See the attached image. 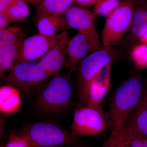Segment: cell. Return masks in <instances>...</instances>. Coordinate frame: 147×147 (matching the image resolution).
<instances>
[{"label":"cell","instance_id":"cell-1","mask_svg":"<svg viewBox=\"0 0 147 147\" xmlns=\"http://www.w3.org/2000/svg\"><path fill=\"white\" fill-rule=\"evenodd\" d=\"M146 94L142 80L133 76L118 88L107 113L111 134H116L125 126L134 109Z\"/></svg>","mask_w":147,"mask_h":147},{"label":"cell","instance_id":"cell-2","mask_svg":"<svg viewBox=\"0 0 147 147\" xmlns=\"http://www.w3.org/2000/svg\"><path fill=\"white\" fill-rule=\"evenodd\" d=\"M114 52L112 47H102L87 56L79 64L76 71L79 104L87 105L92 82L103 66L112 64Z\"/></svg>","mask_w":147,"mask_h":147},{"label":"cell","instance_id":"cell-3","mask_svg":"<svg viewBox=\"0 0 147 147\" xmlns=\"http://www.w3.org/2000/svg\"><path fill=\"white\" fill-rule=\"evenodd\" d=\"M136 0H124L118 7L106 18L102 30V47L118 45L128 32L132 24Z\"/></svg>","mask_w":147,"mask_h":147},{"label":"cell","instance_id":"cell-4","mask_svg":"<svg viewBox=\"0 0 147 147\" xmlns=\"http://www.w3.org/2000/svg\"><path fill=\"white\" fill-rule=\"evenodd\" d=\"M23 136L33 147H64L73 146L77 138L54 124L38 122L30 125Z\"/></svg>","mask_w":147,"mask_h":147},{"label":"cell","instance_id":"cell-5","mask_svg":"<svg viewBox=\"0 0 147 147\" xmlns=\"http://www.w3.org/2000/svg\"><path fill=\"white\" fill-rule=\"evenodd\" d=\"M74 111L71 127L73 137H91L100 135L108 127L107 113L103 109L79 104Z\"/></svg>","mask_w":147,"mask_h":147},{"label":"cell","instance_id":"cell-6","mask_svg":"<svg viewBox=\"0 0 147 147\" xmlns=\"http://www.w3.org/2000/svg\"><path fill=\"white\" fill-rule=\"evenodd\" d=\"M72 96V87L69 80L65 76L57 75L42 90L37 101V107L47 114L57 113L68 107Z\"/></svg>","mask_w":147,"mask_h":147},{"label":"cell","instance_id":"cell-7","mask_svg":"<svg viewBox=\"0 0 147 147\" xmlns=\"http://www.w3.org/2000/svg\"><path fill=\"white\" fill-rule=\"evenodd\" d=\"M47 78L45 69L38 61H31L17 63L3 80L16 88L29 90Z\"/></svg>","mask_w":147,"mask_h":147},{"label":"cell","instance_id":"cell-8","mask_svg":"<svg viewBox=\"0 0 147 147\" xmlns=\"http://www.w3.org/2000/svg\"><path fill=\"white\" fill-rule=\"evenodd\" d=\"M68 37V33L64 32L53 36L38 33L24 38L18 46L17 63L42 58L58 42Z\"/></svg>","mask_w":147,"mask_h":147},{"label":"cell","instance_id":"cell-9","mask_svg":"<svg viewBox=\"0 0 147 147\" xmlns=\"http://www.w3.org/2000/svg\"><path fill=\"white\" fill-rule=\"evenodd\" d=\"M69 28L88 34L97 44L102 46L94 24L95 16L87 8L75 4L64 13Z\"/></svg>","mask_w":147,"mask_h":147},{"label":"cell","instance_id":"cell-10","mask_svg":"<svg viewBox=\"0 0 147 147\" xmlns=\"http://www.w3.org/2000/svg\"><path fill=\"white\" fill-rule=\"evenodd\" d=\"M88 34L78 32L69 39L68 62L66 67L71 71H76L78 66L88 54L102 48Z\"/></svg>","mask_w":147,"mask_h":147},{"label":"cell","instance_id":"cell-11","mask_svg":"<svg viewBox=\"0 0 147 147\" xmlns=\"http://www.w3.org/2000/svg\"><path fill=\"white\" fill-rule=\"evenodd\" d=\"M68 38L56 44L40 59L38 62L45 69L48 78L58 75L68 62Z\"/></svg>","mask_w":147,"mask_h":147},{"label":"cell","instance_id":"cell-12","mask_svg":"<svg viewBox=\"0 0 147 147\" xmlns=\"http://www.w3.org/2000/svg\"><path fill=\"white\" fill-rule=\"evenodd\" d=\"M147 31V2L136 0L132 24L121 43L124 47L131 48L139 43V40Z\"/></svg>","mask_w":147,"mask_h":147},{"label":"cell","instance_id":"cell-13","mask_svg":"<svg viewBox=\"0 0 147 147\" xmlns=\"http://www.w3.org/2000/svg\"><path fill=\"white\" fill-rule=\"evenodd\" d=\"M112 64L103 66L92 82L87 105L103 109L101 103L110 87Z\"/></svg>","mask_w":147,"mask_h":147},{"label":"cell","instance_id":"cell-14","mask_svg":"<svg viewBox=\"0 0 147 147\" xmlns=\"http://www.w3.org/2000/svg\"><path fill=\"white\" fill-rule=\"evenodd\" d=\"M40 34L53 36L58 32H67L69 28L64 14H53L42 17L37 21Z\"/></svg>","mask_w":147,"mask_h":147},{"label":"cell","instance_id":"cell-15","mask_svg":"<svg viewBox=\"0 0 147 147\" xmlns=\"http://www.w3.org/2000/svg\"><path fill=\"white\" fill-rule=\"evenodd\" d=\"M138 134L147 137V94L143 97L129 117L125 126Z\"/></svg>","mask_w":147,"mask_h":147},{"label":"cell","instance_id":"cell-16","mask_svg":"<svg viewBox=\"0 0 147 147\" xmlns=\"http://www.w3.org/2000/svg\"><path fill=\"white\" fill-rule=\"evenodd\" d=\"M21 97L16 87L7 85L0 88V111L5 114L16 113L21 106Z\"/></svg>","mask_w":147,"mask_h":147},{"label":"cell","instance_id":"cell-17","mask_svg":"<svg viewBox=\"0 0 147 147\" xmlns=\"http://www.w3.org/2000/svg\"><path fill=\"white\" fill-rule=\"evenodd\" d=\"M74 0H42L37 7L35 19L53 14H64L72 6Z\"/></svg>","mask_w":147,"mask_h":147},{"label":"cell","instance_id":"cell-18","mask_svg":"<svg viewBox=\"0 0 147 147\" xmlns=\"http://www.w3.org/2000/svg\"><path fill=\"white\" fill-rule=\"evenodd\" d=\"M21 41L12 46L0 49V76L3 79L17 63L18 46Z\"/></svg>","mask_w":147,"mask_h":147},{"label":"cell","instance_id":"cell-19","mask_svg":"<svg viewBox=\"0 0 147 147\" xmlns=\"http://www.w3.org/2000/svg\"><path fill=\"white\" fill-rule=\"evenodd\" d=\"M24 38L20 27H9L0 30V49L15 45Z\"/></svg>","mask_w":147,"mask_h":147},{"label":"cell","instance_id":"cell-20","mask_svg":"<svg viewBox=\"0 0 147 147\" xmlns=\"http://www.w3.org/2000/svg\"><path fill=\"white\" fill-rule=\"evenodd\" d=\"M5 12L11 22L26 19L30 13V7L25 0H15Z\"/></svg>","mask_w":147,"mask_h":147},{"label":"cell","instance_id":"cell-21","mask_svg":"<svg viewBox=\"0 0 147 147\" xmlns=\"http://www.w3.org/2000/svg\"><path fill=\"white\" fill-rule=\"evenodd\" d=\"M130 56L138 68H147V45L140 42L134 44L130 48Z\"/></svg>","mask_w":147,"mask_h":147},{"label":"cell","instance_id":"cell-22","mask_svg":"<svg viewBox=\"0 0 147 147\" xmlns=\"http://www.w3.org/2000/svg\"><path fill=\"white\" fill-rule=\"evenodd\" d=\"M121 2L120 0H98L94 6L93 13L95 16H108L119 7Z\"/></svg>","mask_w":147,"mask_h":147},{"label":"cell","instance_id":"cell-23","mask_svg":"<svg viewBox=\"0 0 147 147\" xmlns=\"http://www.w3.org/2000/svg\"><path fill=\"white\" fill-rule=\"evenodd\" d=\"M126 147H146L143 136L126 127L119 131Z\"/></svg>","mask_w":147,"mask_h":147},{"label":"cell","instance_id":"cell-24","mask_svg":"<svg viewBox=\"0 0 147 147\" xmlns=\"http://www.w3.org/2000/svg\"><path fill=\"white\" fill-rule=\"evenodd\" d=\"M3 147H33L28 140L23 136L11 135L8 142Z\"/></svg>","mask_w":147,"mask_h":147},{"label":"cell","instance_id":"cell-25","mask_svg":"<svg viewBox=\"0 0 147 147\" xmlns=\"http://www.w3.org/2000/svg\"><path fill=\"white\" fill-rule=\"evenodd\" d=\"M102 147H126L123 139L119 132L111 134L104 142Z\"/></svg>","mask_w":147,"mask_h":147},{"label":"cell","instance_id":"cell-26","mask_svg":"<svg viewBox=\"0 0 147 147\" xmlns=\"http://www.w3.org/2000/svg\"><path fill=\"white\" fill-rule=\"evenodd\" d=\"M10 22V19L5 11L0 12V30L6 28Z\"/></svg>","mask_w":147,"mask_h":147},{"label":"cell","instance_id":"cell-27","mask_svg":"<svg viewBox=\"0 0 147 147\" xmlns=\"http://www.w3.org/2000/svg\"><path fill=\"white\" fill-rule=\"evenodd\" d=\"M97 1L98 0H74V3L76 4L87 8L94 7Z\"/></svg>","mask_w":147,"mask_h":147},{"label":"cell","instance_id":"cell-28","mask_svg":"<svg viewBox=\"0 0 147 147\" xmlns=\"http://www.w3.org/2000/svg\"><path fill=\"white\" fill-rule=\"evenodd\" d=\"M15 0H0V12H3L7 10Z\"/></svg>","mask_w":147,"mask_h":147},{"label":"cell","instance_id":"cell-29","mask_svg":"<svg viewBox=\"0 0 147 147\" xmlns=\"http://www.w3.org/2000/svg\"><path fill=\"white\" fill-rule=\"evenodd\" d=\"M139 42L147 45V31L139 40Z\"/></svg>","mask_w":147,"mask_h":147},{"label":"cell","instance_id":"cell-30","mask_svg":"<svg viewBox=\"0 0 147 147\" xmlns=\"http://www.w3.org/2000/svg\"><path fill=\"white\" fill-rule=\"evenodd\" d=\"M26 2L30 3L35 4L38 3L40 2L42 0H25Z\"/></svg>","mask_w":147,"mask_h":147},{"label":"cell","instance_id":"cell-31","mask_svg":"<svg viewBox=\"0 0 147 147\" xmlns=\"http://www.w3.org/2000/svg\"><path fill=\"white\" fill-rule=\"evenodd\" d=\"M143 141H144L145 146L147 147V137L143 136Z\"/></svg>","mask_w":147,"mask_h":147},{"label":"cell","instance_id":"cell-32","mask_svg":"<svg viewBox=\"0 0 147 147\" xmlns=\"http://www.w3.org/2000/svg\"><path fill=\"white\" fill-rule=\"evenodd\" d=\"M64 147H81L80 146H67Z\"/></svg>","mask_w":147,"mask_h":147}]
</instances>
